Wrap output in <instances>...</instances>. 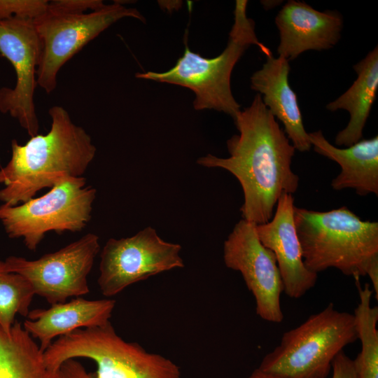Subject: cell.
I'll list each match as a JSON object with an SVG mask.
<instances>
[{"label":"cell","mask_w":378,"mask_h":378,"mask_svg":"<svg viewBox=\"0 0 378 378\" xmlns=\"http://www.w3.org/2000/svg\"><path fill=\"white\" fill-rule=\"evenodd\" d=\"M233 120L239 134L227 141L229 157L208 154L197 162L233 174L244 193L243 219L263 224L273 217L280 196L298 188L299 177L291 169L295 149L258 93Z\"/></svg>","instance_id":"6da1fadb"},{"label":"cell","mask_w":378,"mask_h":378,"mask_svg":"<svg viewBox=\"0 0 378 378\" xmlns=\"http://www.w3.org/2000/svg\"><path fill=\"white\" fill-rule=\"evenodd\" d=\"M48 113L51 127L46 134L31 136L24 145L12 141L11 158L0 169L4 204L24 203L62 178L82 176L95 156L90 136L72 122L65 108L54 106Z\"/></svg>","instance_id":"7a4b0ae2"},{"label":"cell","mask_w":378,"mask_h":378,"mask_svg":"<svg viewBox=\"0 0 378 378\" xmlns=\"http://www.w3.org/2000/svg\"><path fill=\"white\" fill-rule=\"evenodd\" d=\"M294 220L312 272L335 268L356 281L378 261V223L363 220L346 206L328 211L295 206Z\"/></svg>","instance_id":"3957f363"},{"label":"cell","mask_w":378,"mask_h":378,"mask_svg":"<svg viewBox=\"0 0 378 378\" xmlns=\"http://www.w3.org/2000/svg\"><path fill=\"white\" fill-rule=\"evenodd\" d=\"M247 5L246 0L236 1L234 23L227 44L219 55L203 57L186 46L183 56L172 69L164 72L137 73L136 77L187 88L195 94L193 106L195 110H215L233 119L241 110L230 85L235 64L251 45L258 46L266 56L272 54L268 48L259 42L255 32V23L246 15Z\"/></svg>","instance_id":"277c9868"},{"label":"cell","mask_w":378,"mask_h":378,"mask_svg":"<svg viewBox=\"0 0 378 378\" xmlns=\"http://www.w3.org/2000/svg\"><path fill=\"white\" fill-rule=\"evenodd\" d=\"M357 340L354 314L329 303L285 332L258 368L286 378H328L336 356Z\"/></svg>","instance_id":"5b68a950"},{"label":"cell","mask_w":378,"mask_h":378,"mask_svg":"<svg viewBox=\"0 0 378 378\" xmlns=\"http://www.w3.org/2000/svg\"><path fill=\"white\" fill-rule=\"evenodd\" d=\"M77 358L95 363V378H181L175 363L125 341L111 322L59 337L43 351L45 363L54 372L64 361Z\"/></svg>","instance_id":"8992f818"},{"label":"cell","mask_w":378,"mask_h":378,"mask_svg":"<svg viewBox=\"0 0 378 378\" xmlns=\"http://www.w3.org/2000/svg\"><path fill=\"white\" fill-rule=\"evenodd\" d=\"M83 177L61 179L43 195L20 205L0 206V221L10 238H22L34 251L45 234L82 230L91 218L97 190Z\"/></svg>","instance_id":"52a82bcc"},{"label":"cell","mask_w":378,"mask_h":378,"mask_svg":"<svg viewBox=\"0 0 378 378\" xmlns=\"http://www.w3.org/2000/svg\"><path fill=\"white\" fill-rule=\"evenodd\" d=\"M134 18L145 22L135 8L114 1L89 13H74L49 5L33 19L42 43V55L36 70V82L48 94L57 86L62 66L87 43L115 22Z\"/></svg>","instance_id":"ba28073f"},{"label":"cell","mask_w":378,"mask_h":378,"mask_svg":"<svg viewBox=\"0 0 378 378\" xmlns=\"http://www.w3.org/2000/svg\"><path fill=\"white\" fill-rule=\"evenodd\" d=\"M181 245L163 240L152 227L126 238L109 239L100 254L97 284L111 297L160 273L184 267Z\"/></svg>","instance_id":"9c48e42d"},{"label":"cell","mask_w":378,"mask_h":378,"mask_svg":"<svg viewBox=\"0 0 378 378\" xmlns=\"http://www.w3.org/2000/svg\"><path fill=\"white\" fill-rule=\"evenodd\" d=\"M99 249V237L90 232L38 259L12 255L4 260V265L6 270L23 276L35 295L53 304L90 292L88 276Z\"/></svg>","instance_id":"30bf717a"},{"label":"cell","mask_w":378,"mask_h":378,"mask_svg":"<svg viewBox=\"0 0 378 378\" xmlns=\"http://www.w3.org/2000/svg\"><path fill=\"white\" fill-rule=\"evenodd\" d=\"M0 54L11 63L17 78L14 88L0 89V111L16 118L34 136L39 129L34 94L42 43L33 19L14 17L0 20Z\"/></svg>","instance_id":"8fae6325"},{"label":"cell","mask_w":378,"mask_h":378,"mask_svg":"<svg viewBox=\"0 0 378 378\" xmlns=\"http://www.w3.org/2000/svg\"><path fill=\"white\" fill-rule=\"evenodd\" d=\"M255 224L244 219L234 227L223 245L227 267L241 273L255 301V312L274 323L284 320V284L274 253L260 242Z\"/></svg>","instance_id":"7c38bea8"},{"label":"cell","mask_w":378,"mask_h":378,"mask_svg":"<svg viewBox=\"0 0 378 378\" xmlns=\"http://www.w3.org/2000/svg\"><path fill=\"white\" fill-rule=\"evenodd\" d=\"M294 198L283 193L272 219L256 225L257 235L264 246L274 253L284 284L290 298L304 296L316 284L318 274L304 265L294 220Z\"/></svg>","instance_id":"4fadbf2b"},{"label":"cell","mask_w":378,"mask_h":378,"mask_svg":"<svg viewBox=\"0 0 378 378\" xmlns=\"http://www.w3.org/2000/svg\"><path fill=\"white\" fill-rule=\"evenodd\" d=\"M274 22L279 32L277 52L288 61L307 50L332 48L340 39L343 28V18L339 12H321L295 0L284 5Z\"/></svg>","instance_id":"5bb4252c"},{"label":"cell","mask_w":378,"mask_h":378,"mask_svg":"<svg viewBox=\"0 0 378 378\" xmlns=\"http://www.w3.org/2000/svg\"><path fill=\"white\" fill-rule=\"evenodd\" d=\"M267 57L265 63L251 77V88L260 94L272 114L281 122L284 132L295 150L305 152L312 144L304 129L298 97L289 85V61L282 57Z\"/></svg>","instance_id":"9a60e30c"},{"label":"cell","mask_w":378,"mask_h":378,"mask_svg":"<svg viewBox=\"0 0 378 378\" xmlns=\"http://www.w3.org/2000/svg\"><path fill=\"white\" fill-rule=\"evenodd\" d=\"M48 309L29 311L22 326L39 342L43 352L56 337L80 328L104 326L110 322L115 300H86L76 298L69 302L50 304Z\"/></svg>","instance_id":"2e32d148"},{"label":"cell","mask_w":378,"mask_h":378,"mask_svg":"<svg viewBox=\"0 0 378 378\" xmlns=\"http://www.w3.org/2000/svg\"><path fill=\"white\" fill-rule=\"evenodd\" d=\"M308 134L314 151L335 161L341 168L331 181L334 190L351 188L360 196L378 195L377 136L339 148L330 144L321 130Z\"/></svg>","instance_id":"e0dca14e"},{"label":"cell","mask_w":378,"mask_h":378,"mask_svg":"<svg viewBox=\"0 0 378 378\" xmlns=\"http://www.w3.org/2000/svg\"><path fill=\"white\" fill-rule=\"evenodd\" d=\"M357 78L341 96L326 105L330 111L346 110L350 119L347 125L335 136L337 146H350L363 137V131L376 99L378 90V48L355 64Z\"/></svg>","instance_id":"ac0fdd59"},{"label":"cell","mask_w":378,"mask_h":378,"mask_svg":"<svg viewBox=\"0 0 378 378\" xmlns=\"http://www.w3.org/2000/svg\"><path fill=\"white\" fill-rule=\"evenodd\" d=\"M0 378H57L39 345L17 321L9 332L0 327Z\"/></svg>","instance_id":"d6986e66"},{"label":"cell","mask_w":378,"mask_h":378,"mask_svg":"<svg viewBox=\"0 0 378 378\" xmlns=\"http://www.w3.org/2000/svg\"><path fill=\"white\" fill-rule=\"evenodd\" d=\"M358 302L354 309L358 340L361 349L353 359L358 378H378V307L372 306L373 290L370 285L361 286L356 281Z\"/></svg>","instance_id":"ffe728a7"},{"label":"cell","mask_w":378,"mask_h":378,"mask_svg":"<svg viewBox=\"0 0 378 378\" xmlns=\"http://www.w3.org/2000/svg\"><path fill=\"white\" fill-rule=\"evenodd\" d=\"M35 293L23 276L6 270L0 260V327L9 332L20 314L27 317Z\"/></svg>","instance_id":"44dd1931"},{"label":"cell","mask_w":378,"mask_h":378,"mask_svg":"<svg viewBox=\"0 0 378 378\" xmlns=\"http://www.w3.org/2000/svg\"><path fill=\"white\" fill-rule=\"evenodd\" d=\"M48 4L47 0H0V20L14 17L34 19Z\"/></svg>","instance_id":"7402d4cb"},{"label":"cell","mask_w":378,"mask_h":378,"mask_svg":"<svg viewBox=\"0 0 378 378\" xmlns=\"http://www.w3.org/2000/svg\"><path fill=\"white\" fill-rule=\"evenodd\" d=\"M49 5L74 13H85L88 10L95 11L105 6L102 0H54L49 1Z\"/></svg>","instance_id":"603a6c76"},{"label":"cell","mask_w":378,"mask_h":378,"mask_svg":"<svg viewBox=\"0 0 378 378\" xmlns=\"http://www.w3.org/2000/svg\"><path fill=\"white\" fill-rule=\"evenodd\" d=\"M331 378H358L355 370L353 359L344 351L340 352L332 363Z\"/></svg>","instance_id":"cb8c5ba5"},{"label":"cell","mask_w":378,"mask_h":378,"mask_svg":"<svg viewBox=\"0 0 378 378\" xmlns=\"http://www.w3.org/2000/svg\"><path fill=\"white\" fill-rule=\"evenodd\" d=\"M57 378H95L94 373L88 372L76 359L64 361L57 370Z\"/></svg>","instance_id":"d4e9b609"},{"label":"cell","mask_w":378,"mask_h":378,"mask_svg":"<svg viewBox=\"0 0 378 378\" xmlns=\"http://www.w3.org/2000/svg\"><path fill=\"white\" fill-rule=\"evenodd\" d=\"M246 378H286V377L263 371L258 368L255 369L251 373V374Z\"/></svg>","instance_id":"484cf974"},{"label":"cell","mask_w":378,"mask_h":378,"mask_svg":"<svg viewBox=\"0 0 378 378\" xmlns=\"http://www.w3.org/2000/svg\"><path fill=\"white\" fill-rule=\"evenodd\" d=\"M261 2L265 8L271 9L272 8L279 5L282 1H262Z\"/></svg>","instance_id":"4316f807"}]
</instances>
